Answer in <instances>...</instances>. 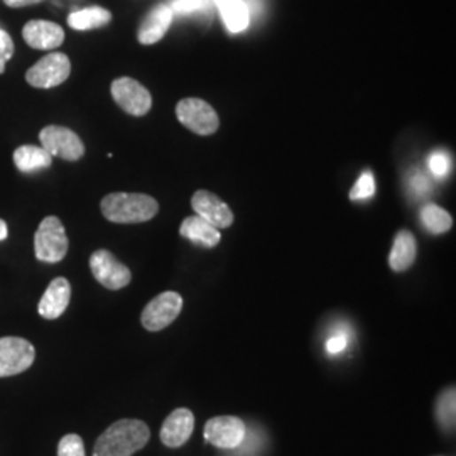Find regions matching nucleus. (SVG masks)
Listing matches in <instances>:
<instances>
[{
	"instance_id": "nucleus-1",
	"label": "nucleus",
	"mask_w": 456,
	"mask_h": 456,
	"mask_svg": "<svg viewBox=\"0 0 456 456\" xmlns=\"http://www.w3.org/2000/svg\"><path fill=\"white\" fill-rule=\"evenodd\" d=\"M151 439L144 421L120 420L109 426L93 446V456H132L143 450Z\"/></svg>"
},
{
	"instance_id": "nucleus-2",
	"label": "nucleus",
	"mask_w": 456,
	"mask_h": 456,
	"mask_svg": "<svg viewBox=\"0 0 456 456\" xmlns=\"http://www.w3.org/2000/svg\"><path fill=\"white\" fill-rule=\"evenodd\" d=\"M102 213L112 223H143L152 220L159 205L143 193H110L102 200Z\"/></svg>"
},
{
	"instance_id": "nucleus-3",
	"label": "nucleus",
	"mask_w": 456,
	"mask_h": 456,
	"mask_svg": "<svg viewBox=\"0 0 456 456\" xmlns=\"http://www.w3.org/2000/svg\"><path fill=\"white\" fill-rule=\"evenodd\" d=\"M68 236L58 217H46L39 223L35 236V252L37 260L56 264L68 254Z\"/></svg>"
},
{
	"instance_id": "nucleus-4",
	"label": "nucleus",
	"mask_w": 456,
	"mask_h": 456,
	"mask_svg": "<svg viewBox=\"0 0 456 456\" xmlns=\"http://www.w3.org/2000/svg\"><path fill=\"white\" fill-rule=\"evenodd\" d=\"M176 117L182 126L195 134L210 135L220 128V119L215 109L200 98H184L176 105Z\"/></svg>"
},
{
	"instance_id": "nucleus-5",
	"label": "nucleus",
	"mask_w": 456,
	"mask_h": 456,
	"mask_svg": "<svg viewBox=\"0 0 456 456\" xmlns=\"http://www.w3.org/2000/svg\"><path fill=\"white\" fill-rule=\"evenodd\" d=\"M72 73V61L63 53H51L39 59L33 68L27 70L26 80L35 89H55L68 80Z\"/></svg>"
},
{
	"instance_id": "nucleus-6",
	"label": "nucleus",
	"mask_w": 456,
	"mask_h": 456,
	"mask_svg": "<svg viewBox=\"0 0 456 456\" xmlns=\"http://www.w3.org/2000/svg\"><path fill=\"white\" fill-rule=\"evenodd\" d=\"M36 359L31 342L19 336L0 338V377H12L26 372Z\"/></svg>"
},
{
	"instance_id": "nucleus-7",
	"label": "nucleus",
	"mask_w": 456,
	"mask_h": 456,
	"mask_svg": "<svg viewBox=\"0 0 456 456\" xmlns=\"http://www.w3.org/2000/svg\"><path fill=\"white\" fill-rule=\"evenodd\" d=\"M41 147H44L53 158L65 161H78L85 154V146L78 134L72 128L61 126H48L39 134Z\"/></svg>"
},
{
	"instance_id": "nucleus-8",
	"label": "nucleus",
	"mask_w": 456,
	"mask_h": 456,
	"mask_svg": "<svg viewBox=\"0 0 456 456\" xmlns=\"http://www.w3.org/2000/svg\"><path fill=\"white\" fill-rule=\"evenodd\" d=\"M205 439L221 450L240 448L247 437V426L237 416H215L206 421Z\"/></svg>"
},
{
	"instance_id": "nucleus-9",
	"label": "nucleus",
	"mask_w": 456,
	"mask_h": 456,
	"mask_svg": "<svg viewBox=\"0 0 456 456\" xmlns=\"http://www.w3.org/2000/svg\"><path fill=\"white\" fill-rule=\"evenodd\" d=\"M90 269L93 277L110 291H119L128 286L132 274L128 266L117 260L109 251H95L90 257Z\"/></svg>"
},
{
	"instance_id": "nucleus-10",
	"label": "nucleus",
	"mask_w": 456,
	"mask_h": 456,
	"mask_svg": "<svg viewBox=\"0 0 456 456\" xmlns=\"http://www.w3.org/2000/svg\"><path fill=\"white\" fill-rule=\"evenodd\" d=\"M182 310V298L178 292H161L143 311V327L147 331H161L180 316Z\"/></svg>"
},
{
	"instance_id": "nucleus-11",
	"label": "nucleus",
	"mask_w": 456,
	"mask_h": 456,
	"mask_svg": "<svg viewBox=\"0 0 456 456\" xmlns=\"http://www.w3.org/2000/svg\"><path fill=\"white\" fill-rule=\"evenodd\" d=\"M117 105L134 117H143L152 107V97L144 85L134 78H119L110 87Z\"/></svg>"
},
{
	"instance_id": "nucleus-12",
	"label": "nucleus",
	"mask_w": 456,
	"mask_h": 456,
	"mask_svg": "<svg viewBox=\"0 0 456 456\" xmlns=\"http://www.w3.org/2000/svg\"><path fill=\"white\" fill-rule=\"evenodd\" d=\"M191 206L197 212V215L206 220L215 228H228L234 223V212L225 201L220 200L217 195L212 191L200 189L193 195Z\"/></svg>"
},
{
	"instance_id": "nucleus-13",
	"label": "nucleus",
	"mask_w": 456,
	"mask_h": 456,
	"mask_svg": "<svg viewBox=\"0 0 456 456\" xmlns=\"http://www.w3.org/2000/svg\"><path fill=\"white\" fill-rule=\"evenodd\" d=\"M195 431V416L189 409L180 407L173 411L161 428V441L167 448H180Z\"/></svg>"
},
{
	"instance_id": "nucleus-14",
	"label": "nucleus",
	"mask_w": 456,
	"mask_h": 456,
	"mask_svg": "<svg viewBox=\"0 0 456 456\" xmlns=\"http://www.w3.org/2000/svg\"><path fill=\"white\" fill-rule=\"evenodd\" d=\"M70 299H72V286L68 279L56 277L43 294L37 305V311L46 320H58L68 308Z\"/></svg>"
},
{
	"instance_id": "nucleus-15",
	"label": "nucleus",
	"mask_w": 456,
	"mask_h": 456,
	"mask_svg": "<svg viewBox=\"0 0 456 456\" xmlns=\"http://www.w3.org/2000/svg\"><path fill=\"white\" fill-rule=\"evenodd\" d=\"M24 41L35 50H55L63 44L65 31L50 20H29L22 29Z\"/></svg>"
},
{
	"instance_id": "nucleus-16",
	"label": "nucleus",
	"mask_w": 456,
	"mask_h": 456,
	"mask_svg": "<svg viewBox=\"0 0 456 456\" xmlns=\"http://www.w3.org/2000/svg\"><path fill=\"white\" fill-rule=\"evenodd\" d=\"M173 9L169 5H159L149 16L144 19V22L139 27L137 39L141 44H156L165 37L166 31L169 29L173 22Z\"/></svg>"
},
{
	"instance_id": "nucleus-17",
	"label": "nucleus",
	"mask_w": 456,
	"mask_h": 456,
	"mask_svg": "<svg viewBox=\"0 0 456 456\" xmlns=\"http://www.w3.org/2000/svg\"><path fill=\"white\" fill-rule=\"evenodd\" d=\"M418 256L416 237L409 230H401L394 238V245L389 256V266L394 273L407 271Z\"/></svg>"
},
{
	"instance_id": "nucleus-18",
	"label": "nucleus",
	"mask_w": 456,
	"mask_h": 456,
	"mask_svg": "<svg viewBox=\"0 0 456 456\" xmlns=\"http://www.w3.org/2000/svg\"><path fill=\"white\" fill-rule=\"evenodd\" d=\"M180 234L182 237L198 243L201 247H206V249L217 247L221 240L219 228H215L213 225H210L206 220L201 219L198 215L184 219Z\"/></svg>"
},
{
	"instance_id": "nucleus-19",
	"label": "nucleus",
	"mask_w": 456,
	"mask_h": 456,
	"mask_svg": "<svg viewBox=\"0 0 456 456\" xmlns=\"http://www.w3.org/2000/svg\"><path fill=\"white\" fill-rule=\"evenodd\" d=\"M53 163V156L44 149L37 146H20L14 152V165L22 173H33L46 169Z\"/></svg>"
},
{
	"instance_id": "nucleus-20",
	"label": "nucleus",
	"mask_w": 456,
	"mask_h": 456,
	"mask_svg": "<svg viewBox=\"0 0 456 456\" xmlns=\"http://www.w3.org/2000/svg\"><path fill=\"white\" fill-rule=\"evenodd\" d=\"M217 5L230 33L237 35L249 27V9L243 0H217Z\"/></svg>"
},
{
	"instance_id": "nucleus-21",
	"label": "nucleus",
	"mask_w": 456,
	"mask_h": 456,
	"mask_svg": "<svg viewBox=\"0 0 456 456\" xmlns=\"http://www.w3.org/2000/svg\"><path fill=\"white\" fill-rule=\"evenodd\" d=\"M110 20H112V14L107 9L89 7V9H81V11H76L73 14H70L68 24L76 31H90V29L107 26Z\"/></svg>"
},
{
	"instance_id": "nucleus-22",
	"label": "nucleus",
	"mask_w": 456,
	"mask_h": 456,
	"mask_svg": "<svg viewBox=\"0 0 456 456\" xmlns=\"http://www.w3.org/2000/svg\"><path fill=\"white\" fill-rule=\"evenodd\" d=\"M421 220H422L424 227H426L431 234H435V236L446 234V232L452 230V227H453L452 215H450L446 210H443L441 206L433 205V203L422 206V210H421Z\"/></svg>"
},
{
	"instance_id": "nucleus-23",
	"label": "nucleus",
	"mask_w": 456,
	"mask_h": 456,
	"mask_svg": "<svg viewBox=\"0 0 456 456\" xmlns=\"http://www.w3.org/2000/svg\"><path fill=\"white\" fill-rule=\"evenodd\" d=\"M455 407H456V392L453 387L446 389L437 401V420L443 426V429L452 431L455 428Z\"/></svg>"
},
{
	"instance_id": "nucleus-24",
	"label": "nucleus",
	"mask_w": 456,
	"mask_h": 456,
	"mask_svg": "<svg viewBox=\"0 0 456 456\" xmlns=\"http://www.w3.org/2000/svg\"><path fill=\"white\" fill-rule=\"evenodd\" d=\"M375 193V182H374V174L370 171L362 173V176L359 178L357 184L352 188L350 191V200H367L370 197H374Z\"/></svg>"
},
{
	"instance_id": "nucleus-25",
	"label": "nucleus",
	"mask_w": 456,
	"mask_h": 456,
	"mask_svg": "<svg viewBox=\"0 0 456 456\" xmlns=\"http://www.w3.org/2000/svg\"><path fill=\"white\" fill-rule=\"evenodd\" d=\"M58 456H87L83 439L78 435H66L58 443Z\"/></svg>"
},
{
	"instance_id": "nucleus-26",
	"label": "nucleus",
	"mask_w": 456,
	"mask_h": 456,
	"mask_svg": "<svg viewBox=\"0 0 456 456\" xmlns=\"http://www.w3.org/2000/svg\"><path fill=\"white\" fill-rule=\"evenodd\" d=\"M208 7V0H174L173 4V12L178 14H191V12H198L205 11Z\"/></svg>"
},
{
	"instance_id": "nucleus-27",
	"label": "nucleus",
	"mask_w": 456,
	"mask_h": 456,
	"mask_svg": "<svg viewBox=\"0 0 456 456\" xmlns=\"http://www.w3.org/2000/svg\"><path fill=\"white\" fill-rule=\"evenodd\" d=\"M429 169L435 176L438 178H444L450 173V158L443 152H435L429 158Z\"/></svg>"
},
{
	"instance_id": "nucleus-28",
	"label": "nucleus",
	"mask_w": 456,
	"mask_h": 456,
	"mask_svg": "<svg viewBox=\"0 0 456 456\" xmlns=\"http://www.w3.org/2000/svg\"><path fill=\"white\" fill-rule=\"evenodd\" d=\"M14 56V43L11 36L0 29V74L4 73L7 61Z\"/></svg>"
},
{
	"instance_id": "nucleus-29",
	"label": "nucleus",
	"mask_w": 456,
	"mask_h": 456,
	"mask_svg": "<svg viewBox=\"0 0 456 456\" xmlns=\"http://www.w3.org/2000/svg\"><path fill=\"white\" fill-rule=\"evenodd\" d=\"M347 336L344 333H336L327 342V352L331 353V355L342 353L347 348Z\"/></svg>"
},
{
	"instance_id": "nucleus-30",
	"label": "nucleus",
	"mask_w": 456,
	"mask_h": 456,
	"mask_svg": "<svg viewBox=\"0 0 456 456\" xmlns=\"http://www.w3.org/2000/svg\"><path fill=\"white\" fill-rule=\"evenodd\" d=\"M413 186H414L418 191H426V189H429V180H428L424 174H418V176H414V180H413Z\"/></svg>"
},
{
	"instance_id": "nucleus-31",
	"label": "nucleus",
	"mask_w": 456,
	"mask_h": 456,
	"mask_svg": "<svg viewBox=\"0 0 456 456\" xmlns=\"http://www.w3.org/2000/svg\"><path fill=\"white\" fill-rule=\"evenodd\" d=\"M5 5L9 7H24V5H31V4H37L41 0H4Z\"/></svg>"
},
{
	"instance_id": "nucleus-32",
	"label": "nucleus",
	"mask_w": 456,
	"mask_h": 456,
	"mask_svg": "<svg viewBox=\"0 0 456 456\" xmlns=\"http://www.w3.org/2000/svg\"><path fill=\"white\" fill-rule=\"evenodd\" d=\"M9 236V230H7V223L4 220L0 219V242L5 240Z\"/></svg>"
}]
</instances>
